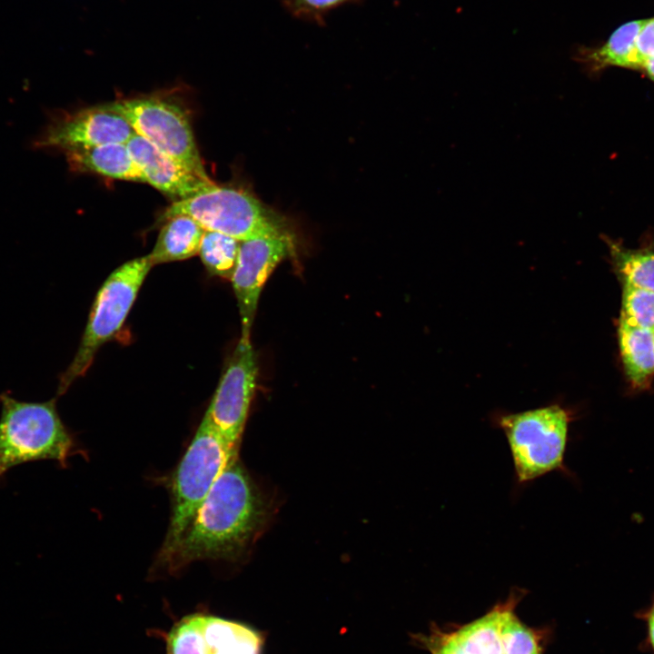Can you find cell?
<instances>
[{"mask_svg": "<svg viewBox=\"0 0 654 654\" xmlns=\"http://www.w3.org/2000/svg\"><path fill=\"white\" fill-rule=\"evenodd\" d=\"M263 496L233 457L161 568L170 573L204 560H240L267 519Z\"/></svg>", "mask_w": 654, "mask_h": 654, "instance_id": "6da1fadb", "label": "cell"}, {"mask_svg": "<svg viewBox=\"0 0 654 654\" xmlns=\"http://www.w3.org/2000/svg\"><path fill=\"white\" fill-rule=\"evenodd\" d=\"M0 404V478L11 468L33 461L51 460L65 467L78 452L55 399L26 402L2 393Z\"/></svg>", "mask_w": 654, "mask_h": 654, "instance_id": "7a4b0ae2", "label": "cell"}, {"mask_svg": "<svg viewBox=\"0 0 654 654\" xmlns=\"http://www.w3.org/2000/svg\"><path fill=\"white\" fill-rule=\"evenodd\" d=\"M237 456L204 415L171 481V516L156 563L169 558L216 479L229 461Z\"/></svg>", "mask_w": 654, "mask_h": 654, "instance_id": "3957f363", "label": "cell"}, {"mask_svg": "<svg viewBox=\"0 0 654 654\" xmlns=\"http://www.w3.org/2000/svg\"><path fill=\"white\" fill-rule=\"evenodd\" d=\"M523 596L522 590L514 589L481 617L465 624L436 626L419 640L430 654H542L541 633L516 613Z\"/></svg>", "mask_w": 654, "mask_h": 654, "instance_id": "277c9868", "label": "cell"}, {"mask_svg": "<svg viewBox=\"0 0 654 654\" xmlns=\"http://www.w3.org/2000/svg\"><path fill=\"white\" fill-rule=\"evenodd\" d=\"M571 413L560 404L497 415L507 439L516 481L526 484L554 471H566Z\"/></svg>", "mask_w": 654, "mask_h": 654, "instance_id": "5b68a950", "label": "cell"}, {"mask_svg": "<svg viewBox=\"0 0 654 654\" xmlns=\"http://www.w3.org/2000/svg\"><path fill=\"white\" fill-rule=\"evenodd\" d=\"M153 266L148 254L137 257L116 268L104 282L94 301L79 348L60 378L59 395L84 375L100 347L121 329Z\"/></svg>", "mask_w": 654, "mask_h": 654, "instance_id": "8992f818", "label": "cell"}, {"mask_svg": "<svg viewBox=\"0 0 654 654\" xmlns=\"http://www.w3.org/2000/svg\"><path fill=\"white\" fill-rule=\"evenodd\" d=\"M176 215L190 216L205 231L222 233L240 242L286 227L282 218L250 192L216 184L189 198L174 201L160 220Z\"/></svg>", "mask_w": 654, "mask_h": 654, "instance_id": "52a82bcc", "label": "cell"}, {"mask_svg": "<svg viewBox=\"0 0 654 654\" xmlns=\"http://www.w3.org/2000/svg\"><path fill=\"white\" fill-rule=\"evenodd\" d=\"M106 105L124 116L135 134L197 174L208 178L188 117L177 104L157 96H145L117 100Z\"/></svg>", "mask_w": 654, "mask_h": 654, "instance_id": "ba28073f", "label": "cell"}, {"mask_svg": "<svg viewBox=\"0 0 654 654\" xmlns=\"http://www.w3.org/2000/svg\"><path fill=\"white\" fill-rule=\"evenodd\" d=\"M257 372L250 338L241 337L204 414L235 453L254 396Z\"/></svg>", "mask_w": 654, "mask_h": 654, "instance_id": "9c48e42d", "label": "cell"}, {"mask_svg": "<svg viewBox=\"0 0 654 654\" xmlns=\"http://www.w3.org/2000/svg\"><path fill=\"white\" fill-rule=\"evenodd\" d=\"M293 249L286 227L241 241L231 278L241 320V337L250 338L263 287Z\"/></svg>", "mask_w": 654, "mask_h": 654, "instance_id": "30bf717a", "label": "cell"}, {"mask_svg": "<svg viewBox=\"0 0 654 654\" xmlns=\"http://www.w3.org/2000/svg\"><path fill=\"white\" fill-rule=\"evenodd\" d=\"M134 134L124 116L104 104L53 115L32 146L65 154L110 143L126 144Z\"/></svg>", "mask_w": 654, "mask_h": 654, "instance_id": "8fae6325", "label": "cell"}, {"mask_svg": "<svg viewBox=\"0 0 654 654\" xmlns=\"http://www.w3.org/2000/svg\"><path fill=\"white\" fill-rule=\"evenodd\" d=\"M145 182L175 201L189 198L215 183L164 154L137 134L126 143Z\"/></svg>", "mask_w": 654, "mask_h": 654, "instance_id": "7c38bea8", "label": "cell"}, {"mask_svg": "<svg viewBox=\"0 0 654 654\" xmlns=\"http://www.w3.org/2000/svg\"><path fill=\"white\" fill-rule=\"evenodd\" d=\"M74 172L94 173L107 177L146 183L126 144L110 143L65 153Z\"/></svg>", "mask_w": 654, "mask_h": 654, "instance_id": "4fadbf2b", "label": "cell"}, {"mask_svg": "<svg viewBox=\"0 0 654 654\" xmlns=\"http://www.w3.org/2000/svg\"><path fill=\"white\" fill-rule=\"evenodd\" d=\"M642 23L643 19H639L621 25L601 45L579 46L573 58L590 74H599L610 66L630 68L635 39Z\"/></svg>", "mask_w": 654, "mask_h": 654, "instance_id": "5bb4252c", "label": "cell"}, {"mask_svg": "<svg viewBox=\"0 0 654 654\" xmlns=\"http://www.w3.org/2000/svg\"><path fill=\"white\" fill-rule=\"evenodd\" d=\"M205 230L187 215H176L164 221L152 252L153 265L183 261L198 254Z\"/></svg>", "mask_w": 654, "mask_h": 654, "instance_id": "9a60e30c", "label": "cell"}, {"mask_svg": "<svg viewBox=\"0 0 654 654\" xmlns=\"http://www.w3.org/2000/svg\"><path fill=\"white\" fill-rule=\"evenodd\" d=\"M618 337L627 377L633 385L645 386L654 374V330L619 322Z\"/></svg>", "mask_w": 654, "mask_h": 654, "instance_id": "2e32d148", "label": "cell"}, {"mask_svg": "<svg viewBox=\"0 0 654 654\" xmlns=\"http://www.w3.org/2000/svg\"><path fill=\"white\" fill-rule=\"evenodd\" d=\"M203 636L211 654H261V635L243 624L204 617Z\"/></svg>", "mask_w": 654, "mask_h": 654, "instance_id": "e0dca14e", "label": "cell"}, {"mask_svg": "<svg viewBox=\"0 0 654 654\" xmlns=\"http://www.w3.org/2000/svg\"><path fill=\"white\" fill-rule=\"evenodd\" d=\"M612 265L623 284L654 292V247L628 249L608 241Z\"/></svg>", "mask_w": 654, "mask_h": 654, "instance_id": "ac0fdd59", "label": "cell"}, {"mask_svg": "<svg viewBox=\"0 0 654 654\" xmlns=\"http://www.w3.org/2000/svg\"><path fill=\"white\" fill-rule=\"evenodd\" d=\"M240 241L222 233L205 231L198 254L207 272L231 280L237 261Z\"/></svg>", "mask_w": 654, "mask_h": 654, "instance_id": "d6986e66", "label": "cell"}, {"mask_svg": "<svg viewBox=\"0 0 654 654\" xmlns=\"http://www.w3.org/2000/svg\"><path fill=\"white\" fill-rule=\"evenodd\" d=\"M204 616L193 614L173 626L167 637L169 654H211L203 624Z\"/></svg>", "mask_w": 654, "mask_h": 654, "instance_id": "ffe728a7", "label": "cell"}, {"mask_svg": "<svg viewBox=\"0 0 654 654\" xmlns=\"http://www.w3.org/2000/svg\"><path fill=\"white\" fill-rule=\"evenodd\" d=\"M619 322L654 330V292L623 284Z\"/></svg>", "mask_w": 654, "mask_h": 654, "instance_id": "44dd1931", "label": "cell"}, {"mask_svg": "<svg viewBox=\"0 0 654 654\" xmlns=\"http://www.w3.org/2000/svg\"><path fill=\"white\" fill-rule=\"evenodd\" d=\"M654 57V16L643 19L636 36L630 68L641 69L644 63Z\"/></svg>", "mask_w": 654, "mask_h": 654, "instance_id": "7402d4cb", "label": "cell"}, {"mask_svg": "<svg viewBox=\"0 0 654 654\" xmlns=\"http://www.w3.org/2000/svg\"><path fill=\"white\" fill-rule=\"evenodd\" d=\"M348 1L350 0H285L294 15L316 18Z\"/></svg>", "mask_w": 654, "mask_h": 654, "instance_id": "603a6c76", "label": "cell"}, {"mask_svg": "<svg viewBox=\"0 0 654 654\" xmlns=\"http://www.w3.org/2000/svg\"><path fill=\"white\" fill-rule=\"evenodd\" d=\"M643 618L647 623L648 640L654 652V602L650 608L645 612Z\"/></svg>", "mask_w": 654, "mask_h": 654, "instance_id": "cb8c5ba5", "label": "cell"}, {"mask_svg": "<svg viewBox=\"0 0 654 654\" xmlns=\"http://www.w3.org/2000/svg\"><path fill=\"white\" fill-rule=\"evenodd\" d=\"M640 70L645 72L648 77L654 81V57L647 60Z\"/></svg>", "mask_w": 654, "mask_h": 654, "instance_id": "d4e9b609", "label": "cell"}]
</instances>
